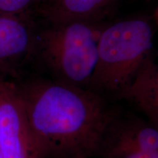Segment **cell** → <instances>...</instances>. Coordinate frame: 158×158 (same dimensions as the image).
<instances>
[{
	"instance_id": "obj_1",
	"label": "cell",
	"mask_w": 158,
	"mask_h": 158,
	"mask_svg": "<svg viewBox=\"0 0 158 158\" xmlns=\"http://www.w3.org/2000/svg\"><path fill=\"white\" fill-rule=\"evenodd\" d=\"M13 81L38 158L98 155L106 127L116 114L102 94L42 77Z\"/></svg>"
},
{
	"instance_id": "obj_2",
	"label": "cell",
	"mask_w": 158,
	"mask_h": 158,
	"mask_svg": "<svg viewBox=\"0 0 158 158\" xmlns=\"http://www.w3.org/2000/svg\"><path fill=\"white\" fill-rule=\"evenodd\" d=\"M106 26L103 21H89L38 24L35 60L44 65L53 79L87 89Z\"/></svg>"
},
{
	"instance_id": "obj_3",
	"label": "cell",
	"mask_w": 158,
	"mask_h": 158,
	"mask_svg": "<svg viewBox=\"0 0 158 158\" xmlns=\"http://www.w3.org/2000/svg\"><path fill=\"white\" fill-rule=\"evenodd\" d=\"M154 31L143 18L107 25L98 42V59L89 89L116 94L129 84L153 45Z\"/></svg>"
},
{
	"instance_id": "obj_4",
	"label": "cell",
	"mask_w": 158,
	"mask_h": 158,
	"mask_svg": "<svg viewBox=\"0 0 158 158\" xmlns=\"http://www.w3.org/2000/svg\"><path fill=\"white\" fill-rule=\"evenodd\" d=\"M38 23L28 13L0 14V81H17L35 58Z\"/></svg>"
},
{
	"instance_id": "obj_5",
	"label": "cell",
	"mask_w": 158,
	"mask_h": 158,
	"mask_svg": "<svg viewBox=\"0 0 158 158\" xmlns=\"http://www.w3.org/2000/svg\"><path fill=\"white\" fill-rule=\"evenodd\" d=\"M0 153L2 158H38L13 81H0Z\"/></svg>"
},
{
	"instance_id": "obj_6",
	"label": "cell",
	"mask_w": 158,
	"mask_h": 158,
	"mask_svg": "<svg viewBox=\"0 0 158 158\" xmlns=\"http://www.w3.org/2000/svg\"><path fill=\"white\" fill-rule=\"evenodd\" d=\"M120 0H34L27 13L38 24L103 21Z\"/></svg>"
},
{
	"instance_id": "obj_7",
	"label": "cell",
	"mask_w": 158,
	"mask_h": 158,
	"mask_svg": "<svg viewBox=\"0 0 158 158\" xmlns=\"http://www.w3.org/2000/svg\"><path fill=\"white\" fill-rule=\"evenodd\" d=\"M109 147L158 152V130L141 118L116 113L106 127L100 150Z\"/></svg>"
},
{
	"instance_id": "obj_8",
	"label": "cell",
	"mask_w": 158,
	"mask_h": 158,
	"mask_svg": "<svg viewBox=\"0 0 158 158\" xmlns=\"http://www.w3.org/2000/svg\"><path fill=\"white\" fill-rule=\"evenodd\" d=\"M116 95L135 105L149 123L158 128V67L151 54L144 59L129 84Z\"/></svg>"
},
{
	"instance_id": "obj_9",
	"label": "cell",
	"mask_w": 158,
	"mask_h": 158,
	"mask_svg": "<svg viewBox=\"0 0 158 158\" xmlns=\"http://www.w3.org/2000/svg\"><path fill=\"white\" fill-rule=\"evenodd\" d=\"M98 156L102 158H158V152H149L137 148L109 147L102 148Z\"/></svg>"
},
{
	"instance_id": "obj_10",
	"label": "cell",
	"mask_w": 158,
	"mask_h": 158,
	"mask_svg": "<svg viewBox=\"0 0 158 158\" xmlns=\"http://www.w3.org/2000/svg\"><path fill=\"white\" fill-rule=\"evenodd\" d=\"M34 0H0V14L27 13Z\"/></svg>"
},
{
	"instance_id": "obj_11",
	"label": "cell",
	"mask_w": 158,
	"mask_h": 158,
	"mask_svg": "<svg viewBox=\"0 0 158 158\" xmlns=\"http://www.w3.org/2000/svg\"><path fill=\"white\" fill-rule=\"evenodd\" d=\"M142 1H145V2H150V1H152V0H142Z\"/></svg>"
},
{
	"instance_id": "obj_12",
	"label": "cell",
	"mask_w": 158,
	"mask_h": 158,
	"mask_svg": "<svg viewBox=\"0 0 158 158\" xmlns=\"http://www.w3.org/2000/svg\"><path fill=\"white\" fill-rule=\"evenodd\" d=\"M0 158H2V155H1V153H0Z\"/></svg>"
}]
</instances>
